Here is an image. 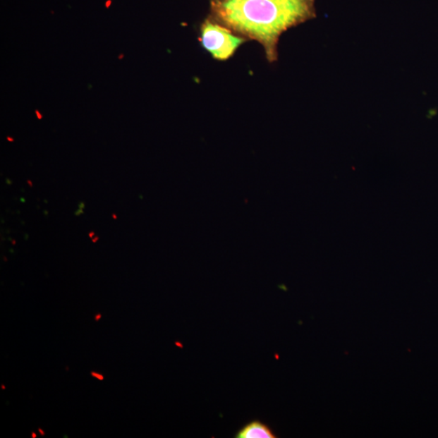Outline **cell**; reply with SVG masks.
<instances>
[{"label": "cell", "mask_w": 438, "mask_h": 438, "mask_svg": "<svg viewBox=\"0 0 438 438\" xmlns=\"http://www.w3.org/2000/svg\"><path fill=\"white\" fill-rule=\"evenodd\" d=\"M28 183H29V185H30L31 187L32 186V183H31V181H28Z\"/></svg>", "instance_id": "14"}, {"label": "cell", "mask_w": 438, "mask_h": 438, "mask_svg": "<svg viewBox=\"0 0 438 438\" xmlns=\"http://www.w3.org/2000/svg\"><path fill=\"white\" fill-rule=\"evenodd\" d=\"M101 318H102V313H100V312L96 313V315L95 316V322H99Z\"/></svg>", "instance_id": "5"}, {"label": "cell", "mask_w": 438, "mask_h": 438, "mask_svg": "<svg viewBox=\"0 0 438 438\" xmlns=\"http://www.w3.org/2000/svg\"><path fill=\"white\" fill-rule=\"evenodd\" d=\"M31 437H32V438H37V434H36V432H31Z\"/></svg>", "instance_id": "7"}, {"label": "cell", "mask_w": 438, "mask_h": 438, "mask_svg": "<svg viewBox=\"0 0 438 438\" xmlns=\"http://www.w3.org/2000/svg\"><path fill=\"white\" fill-rule=\"evenodd\" d=\"M4 261H5V262H7V261H8L7 257H4Z\"/></svg>", "instance_id": "15"}, {"label": "cell", "mask_w": 438, "mask_h": 438, "mask_svg": "<svg viewBox=\"0 0 438 438\" xmlns=\"http://www.w3.org/2000/svg\"><path fill=\"white\" fill-rule=\"evenodd\" d=\"M80 205V209H81V208H83V209H84V208H85V205H84V203H83V202L80 203V205Z\"/></svg>", "instance_id": "8"}, {"label": "cell", "mask_w": 438, "mask_h": 438, "mask_svg": "<svg viewBox=\"0 0 438 438\" xmlns=\"http://www.w3.org/2000/svg\"><path fill=\"white\" fill-rule=\"evenodd\" d=\"M211 13L236 34L259 42L274 63L284 32L316 18L315 0H212Z\"/></svg>", "instance_id": "1"}, {"label": "cell", "mask_w": 438, "mask_h": 438, "mask_svg": "<svg viewBox=\"0 0 438 438\" xmlns=\"http://www.w3.org/2000/svg\"><path fill=\"white\" fill-rule=\"evenodd\" d=\"M83 211L80 209V210L78 211L77 213H75V215H79V214H83Z\"/></svg>", "instance_id": "9"}, {"label": "cell", "mask_w": 438, "mask_h": 438, "mask_svg": "<svg viewBox=\"0 0 438 438\" xmlns=\"http://www.w3.org/2000/svg\"><path fill=\"white\" fill-rule=\"evenodd\" d=\"M1 389H4V391H5V389H6V387H5V385H1Z\"/></svg>", "instance_id": "12"}, {"label": "cell", "mask_w": 438, "mask_h": 438, "mask_svg": "<svg viewBox=\"0 0 438 438\" xmlns=\"http://www.w3.org/2000/svg\"><path fill=\"white\" fill-rule=\"evenodd\" d=\"M112 217L113 219H117V216L116 214H112Z\"/></svg>", "instance_id": "13"}, {"label": "cell", "mask_w": 438, "mask_h": 438, "mask_svg": "<svg viewBox=\"0 0 438 438\" xmlns=\"http://www.w3.org/2000/svg\"><path fill=\"white\" fill-rule=\"evenodd\" d=\"M39 432L42 437H44L46 435V432L41 428H39Z\"/></svg>", "instance_id": "6"}, {"label": "cell", "mask_w": 438, "mask_h": 438, "mask_svg": "<svg viewBox=\"0 0 438 438\" xmlns=\"http://www.w3.org/2000/svg\"><path fill=\"white\" fill-rule=\"evenodd\" d=\"M89 236L90 238H93V236H95V232L92 231Z\"/></svg>", "instance_id": "10"}, {"label": "cell", "mask_w": 438, "mask_h": 438, "mask_svg": "<svg viewBox=\"0 0 438 438\" xmlns=\"http://www.w3.org/2000/svg\"><path fill=\"white\" fill-rule=\"evenodd\" d=\"M97 240H99V237L95 238V239H93V242L95 243L97 241Z\"/></svg>", "instance_id": "11"}, {"label": "cell", "mask_w": 438, "mask_h": 438, "mask_svg": "<svg viewBox=\"0 0 438 438\" xmlns=\"http://www.w3.org/2000/svg\"><path fill=\"white\" fill-rule=\"evenodd\" d=\"M199 40L204 49L220 61L231 58L237 49L248 41L245 37L236 34L212 18L204 21L201 26V37Z\"/></svg>", "instance_id": "2"}, {"label": "cell", "mask_w": 438, "mask_h": 438, "mask_svg": "<svg viewBox=\"0 0 438 438\" xmlns=\"http://www.w3.org/2000/svg\"><path fill=\"white\" fill-rule=\"evenodd\" d=\"M90 375L95 378H96V379L99 380L101 382L104 380V376L101 375V373L95 372V371H91L90 372Z\"/></svg>", "instance_id": "4"}, {"label": "cell", "mask_w": 438, "mask_h": 438, "mask_svg": "<svg viewBox=\"0 0 438 438\" xmlns=\"http://www.w3.org/2000/svg\"><path fill=\"white\" fill-rule=\"evenodd\" d=\"M236 438H275L272 429L259 420H254L243 426L237 432Z\"/></svg>", "instance_id": "3"}]
</instances>
